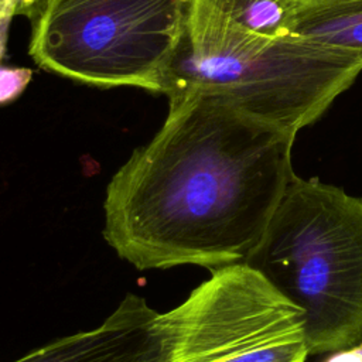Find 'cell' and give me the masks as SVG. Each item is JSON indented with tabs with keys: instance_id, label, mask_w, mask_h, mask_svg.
Returning <instances> with one entry per match:
<instances>
[{
	"instance_id": "1",
	"label": "cell",
	"mask_w": 362,
	"mask_h": 362,
	"mask_svg": "<svg viewBox=\"0 0 362 362\" xmlns=\"http://www.w3.org/2000/svg\"><path fill=\"white\" fill-rule=\"evenodd\" d=\"M168 105L106 187L103 238L137 270L245 263L296 174V136L201 95Z\"/></svg>"
},
{
	"instance_id": "2",
	"label": "cell",
	"mask_w": 362,
	"mask_h": 362,
	"mask_svg": "<svg viewBox=\"0 0 362 362\" xmlns=\"http://www.w3.org/2000/svg\"><path fill=\"white\" fill-rule=\"evenodd\" d=\"M361 71L356 57L297 35L252 31L208 0H192L161 93L170 103L189 95L206 96L297 136Z\"/></svg>"
},
{
	"instance_id": "3",
	"label": "cell",
	"mask_w": 362,
	"mask_h": 362,
	"mask_svg": "<svg viewBox=\"0 0 362 362\" xmlns=\"http://www.w3.org/2000/svg\"><path fill=\"white\" fill-rule=\"evenodd\" d=\"M245 263L301 310L308 355L362 342V198L294 174Z\"/></svg>"
},
{
	"instance_id": "4",
	"label": "cell",
	"mask_w": 362,
	"mask_h": 362,
	"mask_svg": "<svg viewBox=\"0 0 362 362\" xmlns=\"http://www.w3.org/2000/svg\"><path fill=\"white\" fill-rule=\"evenodd\" d=\"M192 0H41L30 55L95 86L161 92Z\"/></svg>"
},
{
	"instance_id": "5",
	"label": "cell",
	"mask_w": 362,
	"mask_h": 362,
	"mask_svg": "<svg viewBox=\"0 0 362 362\" xmlns=\"http://www.w3.org/2000/svg\"><path fill=\"white\" fill-rule=\"evenodd\" d=\"M161 313L167 362H304L301 310L259 272L236 263L211 272Z\"/></svg>"
},
{
	"instance_id": "6",
	"label": "cell",
	"mask_w": 362,
	"mask_h": 362,
	"mask_svg": "<svg viewBox=\"0 0 362 362\" xmlns=\"http://www.w3.org/2000/svg\"><path fill=\"white\" fill-rule=\"evenodd\" d=\"M161 313L133 293L96 328L58 338L14 362H167Z\"/></svg>"
},
{
	"instance_id": "7",
	"label": "cell",
	"mask_w": 362,
	"mask_h": 362,
	"mask_svg": "<svg viewBox=\"0 0 362 362\" xmlns=\"http://www.w3.org/2000/svg\"><path fill=\"white\" fill-rule=\"evenodd\" d=\"M293 35L362 61V0H297Z\"/></svg>"
},
{
	"instance_id": "8",
	"label": "cell",
	"mask_w": 362,
	"mask_h": 362,
	"mask_svg": "<svg viewBox=\"0 0 362 362\" xmlns=\"http://www.w3.org/2000/svg\"><path fill=\"white\" fill-rule=\"evenodd\" d=\"M238 24L273 37L293 35L297 0H208Z\"/></svg>"
},
{
	"instance_id": "9",
	"label": "cell",
	"mask_w": 362,
	"mask_h": 362,
	"mask_svg": "<svg viewBox=\"0 0 362 362\" xmlns=\"http://www.w3.org/2000/svg\"><path fill=\"white\" fill-rule=\"evenodd\" d=\"M33 71L23 66L0 65V105L16 100L28 86Z\"/></svg>"
},
{
	"instance_id": "10",
	"label": "cell",
	"mask_w": 362,
	"mask_h": 362,
	"mask_svg": "<svg viewBox=\"0 0 362 362\" xmlns=\"http://www.w3.org/2000/svg\"><path fill=\"white\" fill-rule=\"evenodd\" d=\"M41 0H0V62L6 54L8 28L13 18L40 6Z\"/></svg>"
},
{
	"instance_id": "11",
	"label": "cell",
	"mask_w": 362,
	"mask_h": 362,
	"mask_svg": "<svg viewBox=\"0 0 362 362\" xmlns=\"http://www.w3.org/2000/svg\"><path fill=\"white\" fill-rule=\"evenodd\" d=\"M322 362H362V342L355 346L334 351Z\"/></svg>"
}]
</instances>
